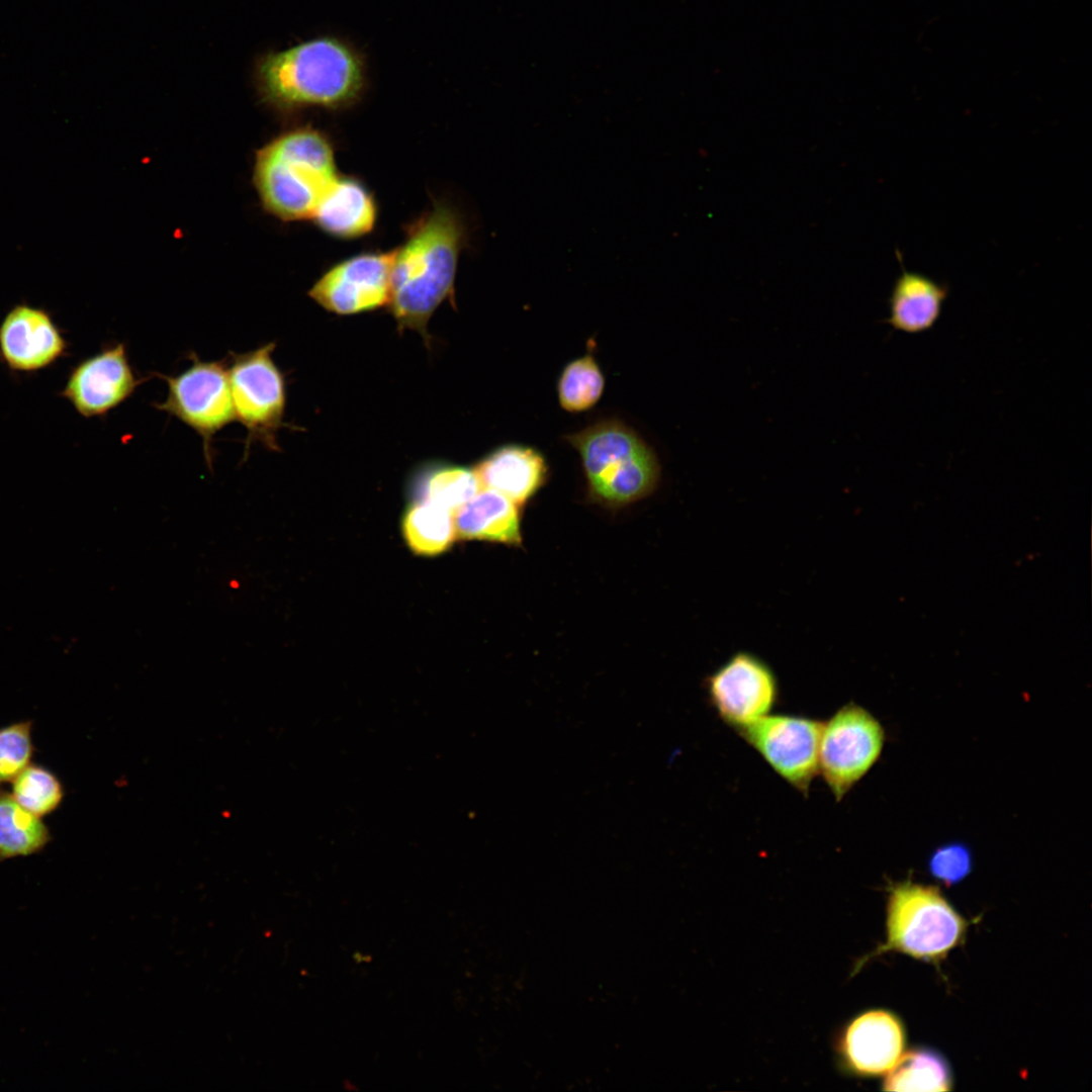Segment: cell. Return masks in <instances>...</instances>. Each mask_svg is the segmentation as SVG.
Here are the masks:
<instances>
[{
	"mask_svg": "<svg viewBox=\"0 0 1092 1092\" xmlns=\"http://www.w3.org/2000/svg\"><path fill=\"white\" fill-rule=\"evenodd\" d=\"M464 225L447 203L437 202L408 230L395 250L388 305L397 324L426 332L429 318L453 290Z\"/></svg>",
	"mask_w": 1092,
	"mask_h": 1092,
	"instance_id": "6da1fadb",
	"label": "cell"
},
{
	"mask_svg": "<svg viewBox=\"0 0 1092 1092\" xmlns=\"http://www.w3.org/2000/svg\"><path fill=\"white\" fill-rule=\"evenodd\" d=\"M263 96L281 108H340L354 103L366 82L363 58L348 42L313 38L263 57L257 65Z\"/></svg>",
	"mask_w": 1092,
	"mask_h": 1092,
	"instance_id": "7a4b0ae2",
	"label": "cell"
},
{
	"mask_svg": "<svg viewBox=\"0 0 1092 1092\" xmlns=\"http://www.w3.org/2000/svg\"><path fill=\"white\" fill-rule=\"evenodd\" d=\"M254 178L268 211L285 220L311 218L338 178L332 145L312 128L288 131L260 150Z\"/></svg>",
	"mask_w": 1092,
	"mask_h": 1092,
	"instance_id": "3957f363",
	"label": "cell"
},
{
	"mask_svg": "<svg viewBox=\"0 0 1092 1092\" xmlns=\"http://www.w3.org/2000/svg\"><path fill=\"white\" fill-rule=\"evenodd\" d=\"M578 452L589 491L608 505H625L654 490L660 465L652 448L625 424L606 420L567 436Z\"/></svg>",
	"mask_w": 1092,
	"mask_h": 1092,
	"instance_id": "277c9868",
	"label": "cell"
},
{
	"mask_svg": "<svg viewBox=\"0 0 1092 1092\" xmlns=\"http://www.w3.org/2000/svg\"><path fill=\"white\" fill-rule=\"evenodd\" d=\"M886 922V941L859 961L854 973L889 950L937 964L964 942L968 929V921L937 888L910 881L890 887Z\"/></svg>",
	"mask_w": 1092,
	"mask_h": 1092,
	"instance_id": "5b68a950",
	"label": "cell"
},
{
	"mask_svg": "<svg viewBox=\"0 0 1092 1092\" xmlns=\"http://www.w3.org/2000/svg\"><path fill=\"white\" fill-rule=\"evenodd\" d=\"M276 344L246 353H231L228 372L235 419L247 430L246 451L256 441L278 450L277 432L284 426L285 380L272 358Z\"/></svg>",
	"mask_w": 1092,
	"mask_h": 1092,
	"instance_id": "8992f818",
	"label": "cell"
},
{
	"mask_svg": "<svg viewBox=\"0 0 1092 1092\" xmlns=\"http://www.w3.org/2000/svg\"><path fill=\"white\" fill-rule=\"evenodd\" d=\"M191 364L177 375H161L168 393L155 407L165 412L195 431L202 440L203 454L212 466L213 437L235 419L228 364L203 361L194 353Z\"/></svg>",
	"mask_w": 1092,
	"mask_h": 1092,
	"instance_id": "52a82bcc",
	"label": "cell"
},
{
	"mask_svg": "<svg viewBox=\"0 0 1092 1092\" xmlns=\"http://www.w3.org/2000/svg\"><path fill=\"white\" fill-rule=\"evenodd\" d=\"M884 741L880 722L854 703L843 705L822 723L818 775L837 802L873 767Z\"/></svg>",
	"mask_w": 1092,
	"mask_h": 1092,
	"instance_id": "ba28073f",
	"label": "cell"
},
{
	"mask_svg": "<svg viewBox=\"0 0 1092 1092\" xmlns=\"http://www.w3.org/2000/svg\"><path fill=\"white\" fill-rule=\"evenodd\" d=\"M822 723L800 715L768 714L737 733L776 774L807 795L818 775Z\"/></svg>",
	"mask_w": 1092,
	"mask_h": 1092,
	"instance_id": "9c48e42d",
	"label": "cell"
},
{
	"mask_svg": "<svg viewBox=\"0 0 1092 1092\" xmlns=\"http://www.w3.org/2000/svg\"><path fill=\"white\" fill-rule=\"evenodd\" d=\"M708 701L736 732L770 714L780 688L772 668L747 651L731 656L704 681Z\"/></svg>",
	"mask_w": 1092,
	"mask_h": 1092,
	"instance_id": "30bf717a",
	"label": "cell"
},
{
	"mask_svg": "<svg viewBox=\"0 0 1092 1092\" xmlns=\"http://www.w3.org/2000/svg\"><path fill=\"white\" fill-rule=\"evenodd\" d=\"M395 250L363 253L328 270L308 295L322 307L347 315L388 304Z\"/></svg>",
	"mask_w": 1092,
	"mask_h": 1092,
	"instance_id": "8fae6325",
	"label": "cell"
},
{
	"mask_svg": "<svg viewBox=\"0 0 1092 1092\" xmlns=\"http://www.w3.org/2000/svg\"><path fill=\"white\" fill-rule=\"evenodd\" d=\"M143 380L129 364L124 344L118 343L75 365L60 395L84 418L104 417L129 398Z\"/></svg>",
	"mask_w": 1092,
	"mask_h": 1092,
	"instance_id": "7c38bea8",
	"label": "cell"
},
{
	"mask_svg": "<svg viewBox=\"0 0 1092 1092\" xmlns=\"http://www.w3.org/2000/svg\"><path fill=\"white\" fill-rule=\"evenodd\" d=\"M69 344L49 310L20 302L0 323V361L10 371L31 373L63 358Z\"/></svg>",
	"mask_w": 1092,
	"mask_h": 1092,
	"instance_id": "4fadbf2b",
	"label": "cell"
},
{
	"mask_svg": "<svg viewBox=\"0 0 1092 1092\" xmlns=\"http://www.w3.org/2000/svg\"><path fill=\"white\" fill-rule=\"evenodd\" d=\"M905 1029L892 1012L870 1010L856 1016L841 1038V1056L846 1067L859 1076L889 1073L903 1055Z\"/></svg>",
	"mask_w": 1092,
	"mask_h": 1092,
	"instance_id": "5bb4252c",
	"label": "cell"
},
{
	"mask_svg": "<svg viewBox=\"0 0 1092 1092\" xmlns=\"http://www.w3.org/2000/svg\"><path fill=\"white\" fill-rule=\"evenodd\" d=\"M484 488L493 489L517 505H524L547 477L544 457L522 445L502 446L486 455L474 468Z\"/></svg>",
	"mask_w": 1092,
	"mask_h": 1092,
	"instance_id": "9a60e30c",
	"label": "cell"
},
{
	"mask_svg": "<svg viewBox=\"0 0 1092 1092\" xmlns=\"http://www.w3.org/2000/svg\"><path fill=\"white\" fill-rule=\"evenodd\" d=\"M901 267L902 272L889 296L886 322L893 330L908 335L927 332L941 315L948 286L922 273L907 270L902 262Z\"/></svg>",
	"mask_w": 1092,
	"mask_h": 1092,
	"instance_id": "2e32d148",
	"label": "cell"
},
{
	"mask_svg": "<svg viewBox=\"0 0 1092 1092\" xmlns=\"http://www.w3.org/2000/svg\"><path fill=\"white\" fill-rule=\"evenodd\" d=\"M453 518L458 539L521 544L519 505L493 489L481 488Z\"/></svg>",
	"mask_w": 1092,
	"mask_h": 1092,
	"instance_id": "e0dca14e",
	"label": "cell"
},
{
	"mask_svg": "<svg viewBox=\"0 0 1092 1092\" xmlns=\"http://www.w3.org/2000/svg\"><path fill=\"white\" fill-rule=\"evenodd\" d=\"M311 218L333 237L357 238L373 229L376 205L371 193L360 181L338 177L317 204Z\"/></svg>",
	"mask_w": 1092,
	"mask_h": 1092,
	"instance_id": "ac0fdd59",
	"label": "cell"
},
{
	"mask_svg": "<svg viewBox=\"0 0 1092 1092\" xmlns=\"http://www.w3.org/2000/svg\"><path fill=\"white\" fill-rule=\"evenodd\" d=\"M408 548L420 556H436L451 548L456 537L452 512L427 500H415L401 519Z\"/></svg>",
	"mask_w": 1092,
	"mask_h": 1092,
	"instance_id": "d6986e66",
	"label": "cell"
},
{
	"mask_svg": "<svg viewBox=\"0 0 1092 1092\" xmlns=\"http://www.w3.org/2000/svg\"><path fill=\"white\" fill-rule=\"evenodd\" d=\"M49 827L0 789V862L40 852L51 842Z\"/></svg>",
	"mask_w": 1092,
	"mask_h": 1092,
	"instance_id": "ffe728a7",
	"label": "cell"
},
{
	"mask_svg": "<svg viewBox=\"0 0 1092 1092\" xmlns=\"http://www.w3.org/2000/svg\"><path fill=\"white\" fill-rule=\"evenodd\" d=\"M887 1091L941 1092L952 1088V1076L946 1060L929 1049L903 1053L883 1083Z\"/></svg>",
	"mask_w": 1092,
	"mask_h": 1092,
	"instance_id": "44dd1931",
	"label": "cell"
},
{
	"mask_svg": "<svg viewBox=\"0 0 1092 1092\" xmlns=\"http://www.w3.org/2000/svg\"><path fill=\"white\" fill-rule=\"evenodd\" d=\"M481 488L474 469L444 465L429 469L419 476L414 487V498L455 512Z\"/></svg>",
	"mask_w": 1092,
	"mask_h": 1092,
	"instance_id": "7402d4cb",
	"label": "cell"
},
{
	"mask_svg": "<svg viewBox=\"0 0 1092 1092\" xmlns=\"http://www.w3.org/2000/svg\"><path fill=\"white\" fill-rule=\"evenodd\" d=\"M605 377L592 354L569 362L561 372L557 384L559 403L569 413H581L592 408L601 398Z\"/></svg>",
	"mask_w": 1092,
	"mask_h": 1092,
	"instance_id": "603a6c76",
	"label": "cell"
},
{
	"mask_svg": "<svg viewBox=\"0 0 1092 1092\" xmlns=\"http://www.w3.org/2000/svg\"><path fill=\"white\" fill-rule=\"evenodd\" d=\"M11 784L13 798L24 809L41 818L56 811L65 796L60 779L40 764L29 763Z\"/></svg>",
	"mask_w": 1092,
	"mask_h": 1092,
	"instance_id": "cb8c5ba5",
	"label": "cell"
},
{
	"mask_svg": "<svg viewBox=\"0 0 1092 1092\" xmlns=\"http://www.w3.org/2000/svg\"><path fill=\"white\" fill-rule=\"evenodd\" d=\"M33 721L25 720L0 728V784L12 782L29 763L35 748Z\"/></svg>",
	"mask_w": 1092,
	"mask_h": 1092,
	"instance_id": "d4e9b609",
	"label": "cell"
},
{
	"mask_svg": "<svg viewBox=\"0 0 1092 1092\" xmlns=\"http://www.w3.org/2000/svg\"><path fill=\"white\" fill-rule=\"evenodd\" d=\"M970 849L961 842L944 844L934 850L928 860L931 876L945 886L962 882L972 872Z\"/></svg>",
	"mask_w": 1092,
	"mask_h": 1092,
	"instance_id": "484cf974",
	"label": "cell"
}]
</instances>
